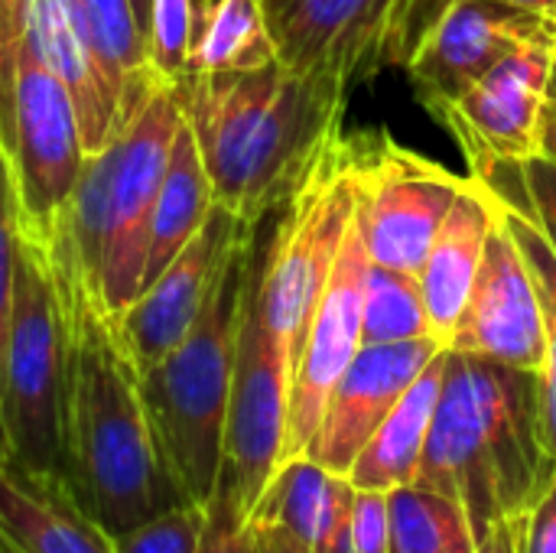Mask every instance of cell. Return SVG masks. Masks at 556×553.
Wrapping results in <instances>:
<instances>
[{"label":"cell","mask_w":556,"mask_h":553,"mask_svg":"<svg viewBox=\"0 0 556 553\" xmlns=\"http://www.w3.org/2000/svg\"><path fill=\"white\" fill-rule=\"evenodd\" d=\"M49 264L68 326L62 479L75 502L117 538L186 499L156 440L143 375L114 316L101 313L65 267L52 257Z\"/></svg>","instance_id":"cell-1"},{"label":"cell","mask_w":556,"mask_h":553,"mask_svg":"<svg viewBox=\"0 0 556 553\" xmlns=\"http://www.w3.org/2000/svg\"><path fill=\"white\" fill-rule=\"evenodd\" d=\"M554 466L541 437L538 375L450 349L414 486L443 492L463 508L476 553H521L531 508Z\"/></svg>","instance_id":"cell-2"},{"label":"cell","mask_w":556,"mask_h":553,"mask_svg":"<svg viewBox=\"0 0 556 553\" xmlns=\"http://www.w3.org/2000/svg\"><path fill=\"white\" fill-rule=\"evenodd\" d=\"M176 88L215 205L254 228L342 134L352 91L326 75H300L280 59L251 72L182 75Z\"/></svg>","instance_id":"cell-3"},{"label":"cell","mask_w":556,"mask_h":553,"mask_svg":"<svg viewBox=\"0 0 556 553\" xmlns=\"http://www.w3.org/2000/svg\"><path fill=\"white\" fill-rule=\"evenodd\" d=\"M121 111V130L85 160L55 231L36 238L108 316H121L143 290L153 205L182 124L179 88L150 68L134 78Z\"/></svg>","instance_id":"cell-4"},{"label":"cell","mask_w":556,"mask_h":553,"mask_svg":"<svg viewBox=\"0 0 556 553\" xmlns=\"http://www.w3.org/2000/svg\"><path fill=\"white\" fill-rule=\"evenodd\" d=\"M254 274V225L225 254L192 332L150 372L143 401L186 502L205 505L225 463V424L238 355V332Z\"/></svg>","instance_id":"cell-5"},{"label":"cell","mask_w":556,"mask_h":553,"mask_svg":"<svg viewBox=\"0 0 556 553\" xmlns=\"http://www.w3.org/2000/svg\"><path fill=\"white\" fill-rule=\"evenodd\" d=\"M68 326L46 248L20 225L0 414L10 463L36 476H62Z\"/></svg>","instance_id":"cell-6"},{"label":"cell","mask_w":556,"mask_h":553,"mask_svg":"<svg viewBox=\"0 0 556 553\" xmlns=\"http://www.w3.org/2000/svg\"><path fill=\"white\" fill-rule=\"evenodd\" d=\"M355 218V176L349 137L339 134L309 166L261 264H254V306L267 332L293 359L329 284L345 231Z\"/></svg>","instance_id":"cell-7"},{"label":"cell","mask_w":556,"mask_h":553,"mask_svg":"<svg viewBox=\"0 0 556 553\" xmlns=\"http://www.w3.org/2000/svg\"><path fill=\"white\" fill-rule=\"evenodd\" d=\"M349 150L355 222L368 257L391 271L420 274L424 257L469 176H456L437 160L401 147L384 130L349 137Z\"/></svg>","instance_id":"cell-8"},{"label":"cell","mask_w":556,"mask_h":553,"mask_svg":"<svg viewBox=\"0 0 556 553\" xmlns=\"http://www.w3.org/2000/svg\"><path fill=\"white\" fill-rule=\"evenodd\" d=\"M7 150L13 163L16 218L42 241L62 222L88 153L68 88L26 46L20 49L13 78V130Z\"/></svg>","instance_id":"cell-9"},{"label":"cell","mask_w":556,"mask_h":553,"mask_svg":"<svg viewBox=\"0 0 556 553\" xmlns=\"http://www.w3.org/2000/svg\"><path fill=\"white\" fill-rule=\"evenodd\" d=\"M257 264V261H254ZM293 359L267 332L254 306V274L238 332L228 424H225V463L222 476L235 486L248 515L270 486L287 453L290 427Z\"/></svg>","instance_id":"cell-10"},{"label":"cell","mask_w":556,"mask_h":553,"mask_svg":"<svg viewBox=\"0 0 556 553\" xmlns=\"http://www.w3.org/2000/svg\"><path fill=\"white\" fill-rule=\"evenodd\" d=\"M554 52L556 29H547L518 46L456 101L433 111L456 134L472 179H489L492 169L518 166L541 153Z\"/></svg>","instance_id":"cell-11"},{"label":"cell","mask_w":556,"mask_h":553,"mask_svg":"<svg viewBox=\"0 0 556 553\" xmlns=\"http://www.w3.org/2000/svg\"><path fill=\"white\" fill-rule=\"evenodd\" d=\"M495 192V189H492ZM498 209V196H495ZM446 349L498 362L521 372H541L547 355V319L534 284V274L502 218L495 215L482 267L469 290V300L456 319Z\"/></svg>","instance_id":"cell-12"},{"label":"cell","mask_w":556,"mask_h":553,"mask_svg":"<svg viewBox=\"0 0 556 553\" xmlns=\"http://www.w3.org/2000/svg\"><path fill=\"white\" fill-rule=\"evenodd\" d=\"M368 248L362 241L358 222L352 218L345 241L339 248L329 284L313 310L306 326L290 391V427L283 460L303 456L336 381L345 375L352 359L362 349V310H365V280H368Z\"/></svg>","instance_id":"cell-13"},{"label":"cell","mask_w":556,"mask_h":553,"mask_svg":"<svg viewBox=\"0 0 556 553\" xmlns=\"http://www.w3.org/2000/svg\"><path fill=\"white\" fill-rule=\"evenodd\" d=\"M547 29H556V23L495 0H453L424 33L404 68L420 101L440 111Z\"/></svg>","instance_id":"cell-14"},{"label":"cell","mask_w":556,"mask_h":553,"mask_svg":"<svg viewBox=\"0 0 556 553\" xmlns=\"http://www.w3.org/2000/svg\"><path fill=\"white\" fill-rule=\"evenodd\" d=\"M244 228V222L215 205L202 231L156 274L150 287H143V293L121 316H114L140 375L160 365L192 332L225 254Z\"/></svg>","instance_id":"cell-15"},{"label":"cell","mask_w":556,"mask_h":553,"mask_svg":"<svg viewBox=\"0 0 556 553\" xmlns=\"http://www.w3.org/2000/svg\"><path fill=\"white\" fill-rule=\"evenodd\" d=\"M443 349L446 342L440 339L362 345L345 375L336 381L323 420L303 456L349 479V469L355 466L362 447Z\"/></svg>","instance_id":"cell-16"},{"label":"cell","mask_w":556,"mask_h":553,"mask_svg":"<svg viewBox=\"0 0 556 553\" xmlns=\"http://www.w3.org/2000/svg\"><path fill=\"white\" fill-rule=\"evenodd\" d=\"M388 10L391 0H287L267 23L287 68L352 88L381 68Z\"/></svg>","instance_id":"cell-17"},{"label":"cell","mask_w":556,"mask_h":553,"mask_svg":"<svg viewBox=\"0 0 556 553\" xmlns=\"http://www.w3.org/2000/svg\"><path fill=\"white\" fill-rule=\"evenodd\" d=\"M0 531L23 553H117L62 476H36L13 463H0Z\"/></svg>","instance_id":"cell-18"},{"label":"cell","mask_w":556,"mask_h":553,"mask_svg":"<svg viewBox=\"0 0 556 553\" xmlns=\"http://www.w3.org/2000/svg\"><path fill=\"white\" fill-rule=\"evenodd\" d=\"M23 46L46 62L72 95L85 153H98L121 130V104L101 78L78 29L72 0H29Z\"/></svg>","instance_id":"cell-19"},{"label":"cell","mask_w":556,"mask_h":553,"mask_svg":"<svg viewBox=\"0 0 556 553\" xmlns=\"http://www.w3.org/2000/svg\"><path fill=\"white\" fill-rule=\"evenodd\" d=\"M495 215H498V209H495L492 186L469 176L466 189L456 196L453 209L446 212V218L424 257L417 280H420L433 329L443 342H450L456 319L469 300V290H472L476 274L485 257V244H489Z\"/></svg>","instance_id":"cell-20"},{"label":"cell","mask_w":556,"mask_h":553,"mask_svg":"<svg viewBox=\"0 0 556 553\" xmlns=\"http://www.w3.org/2000/svg\"><path fill=\"white\" fill-rule=\"evenodd\" d=\"M450 349H443L420 378L404 391L394 411L381 420L371 440L362 447L355 466L349 469V482L365 492H394L414 486L424 466V453L430 443L443 375H446Z\"/></svg>","instance_id":"cell-21"},{"label":"cell","mask_w":556,"mask_h":553,"mask_svg":"<svg viewBox=\"0 0 556 553\" xmlns=\"http://www.w3.org/2000/svg\"><path fill=\"white\" fill-rule=\"evenodd\" d=\"M355 486L309 456L283 460L251 512V521L274 525L313 553H329L349 521Z\"/></svg>","instance_id":"cell-22"},{"label":"cell","mask_w":556,"mask_h":553,"mask_svg":"<svg viewBox=\"0 0 556 553\" xmlns=\"http://www.w3.org/2000/svg\"><path fill=\"white\" fill-rule=\"evenodd\" d=\"M215 209V192L212 179L205 173L199 143L192 137V127L182 114V124L176 130L166 176L153 205V225H150V257H147V274L143 287L156 280V274L202 231ZM143 293V290H140Z\"/></svg>","instance_id":"cell-23"},{"label":"cell","mask_w":556,"mask_h":553,"mask_svg":"<svg viewBox=\"0 0 556 553\" xmlns=\"http://www.w3.org/2000/svg\"><path fill=\"white\" fill-rule=\"evenodd\" d=\"M277 62L264 0H215L195 20L186 75L251 72Z\"/></svg>","instance_id":"cell-24"},{"label":"cell","mask_w":556,"mask_h":553,"mask_svg":"<svg viewBox=\"0 0 556 553\" xmlns=\"http://www.w3.org/2000/svg\"><path fill=\"white\" fill-rule=\"evenodd\" d=\"M72 7L101 78L121 104L130 81L150 68L147 33L134 13V0H72Z\"/></svg>","instance_id":"cell-25"},{"label":"cell","mask_w":556,"mask_h":553,"mask_svg":"<svg viewBox=\"0 0 556 553\" xmlns=\"http://www.w3.org/2000/svg\"><path fill=\"white\" fill-rule=\"evenodd\" d=\"M391 553H476L463 508L443 492L404 486L388 492Z\"/></svg>","instance_id":"cell-26"},{"label":"cell","mask_w":556,"mask_h":553,"mask_svg":"<svg viewBox=\"0 0 556 553\" xmlns=\"http://www.w3.org/2000/svg\"><path fill=\"white\" fill-rule=\"evenodd\" d=\"M414 339H440L427 313L417 274L391 271L371 261L365 280L362 345H394Z\"/></svg>","instance_id":"cell-27"},{"label":"cell","mask_w":556,"mask_h":553,"mask_svg":"<svg viewBox=\"0 0 556 553\" xmlns=\"http://www.w3.org/2000/svg\"><path fill=\"white\" fill-rule=\"evenodd\" d=\"M498 196V192H495ZM498 209L505 225L511 228L544 303V319H547V355H544V368L538 372V388H541V437L544 447L556 463V257L551 244L544 241V235L538 231V225L511 202H505L498 196Z\"/></svg>","instance_id":"cell-28"},{"label":"cell","mask_w":556,"mask_h":553,"mask_svg":"<svg viewBox=\"0 0 556 553\" xmlns=\"http://www.w3.org/2000/svg\"><path fill=\"white\" fill-rule=\"evenodd\" d=\"M479 183H489L505 202L518 205L538 225L556 257V163L551 156L534 153L518 166L492 169V176Z\"/></svg>","instance_id":"cell-29"},{"label":"cell","mask_w":556,"mask_h":553,"mask_svg":"<svg viewBox=\"0 0 556 553\" xmlns=\"http://www.w3.org/2000/svg\"><path fill=\"white\" fill-rule=\"evenodd\" d=\"M192 39H195V0H153L147 55L160 75L173 81L186 75Z\"/></svg>","instance_id":"cell-30"},{"label":"cell","mask_w":556,"mask_h":553,"mask_svg":"<svg viewBox=\"0 0 556 553\" xmlns=\"http://www.w3.org/2000/svg\"><path fill=\"white\" fill-rule=\"evenodd\" d=\"M205 528V505L182 502L114 538L117 553H195Z\"/></svg>","instance_id":"cell-31"},{"label":"cell","mask_w":556,"mask_h":553,"mask_svg":"<svg viewBox=\"0 0 556 553\" xmlns=\"http://www.w3.org/2000/svg\"><path fill=\"white\" fill-rule=\"evenodd\" d=\"M195 553H261L251 515L225 476H218V486L205 502V528Z\"/></svg>","instance_id":"cell-32"},{"label":"cell","mask_w":556,"mask_h":553,"mask_svg":"<svg viewBox=\"0 0 556 553\" xmlns=\"http://www.w3.org/2000/svg\"><path fill=\"white\" fill-rule=\"evenodd\" d=\"M16 186L10 150L0 140V388H3V359H7V332H10V303H13V274H16Z\"/></svg>","instance_id":"cell-33"},{"label":"cell","mask_w":556,"mask_h":553,"mask_svg":"<svg viewBox=\"0 0 556 553\" xmlns=\"http://www.w3.org/2000/svg\"><path fill=\"white\" fill-rule=\"evenodd\" d=\"M329 553H391V515L388 492L355 489L349 521Z\"/></svg>","instance_id":"cell-34"},{"label":"cell","mask_w":556,"mask_h":553,"mask_svg":"<svg viewBox=\"0 0 556 553\" xmlns=\"http://www.w3.org/2000/svg\"><path fill=\"white\" fill-rule=\"evenodd\" d=\"M29 0H0V140L10 143L13 130V78L26 36Z\"/></svg>","instance_id":"cell-35"},{"label":"cell","mask_w":556,"mask_h":553,"mask_svg":"<svg viewBox=\"0 0 556 553\" xmlns=\"http://www.w3.org/2000/svg\"><path fill=\"white\" fill-rule=\"evenodd\" d=\"M521 553H556V466L531 508Z\"/></svg>","instance_id":"cell-36"},{"label":"cell","mask_w":556,"mask_h":553,"mask_svg":"<svg viewBox=\"0 0 556 553\" xmlns=\"http://www.w3.org/2000/svg\"><path fill=\"white\" fill-rule=\"evenodd\" d=\"M254 531H257V544L261 553H313L309 548H303L300 541H293L287 531L274 528V525H261V521H251Z\"/></svg>","instance_id":"cell-37"},{"label":"cell","mask_w":556,"mask_h":553,"mask_svg":"<svg viewBox=\"0 0 556 553\" xmlns=\"http://www.w3.org/2000/svg\"><path fill=\"white\" fill-rule=\"evenodd\" d=\"M541 153L556 163V101H547L541 117Z\"/></svg>","instance_id":"cell-38"},{"label":"cell","mask_w":556,"mask_h":553,"mask_svg":"<svg viewBox=\"0 0 556 553\" xmlns=\"http://www.w3.org/2000/svg\"><path fill=\"white\" fill-rule=\"evenodd\" d=\"M495 3H505V7H515V10H525V13H534V16L556 23V0H495Z\"/></svg>","instance_id":"cell-39"},{"label":"cell","mask_w":556,"mask_h":553,"mask_svg":"<svg viewBox=\"0 0 556 553\" xmlns=\"http://www.w3.org/2000/svg\"><path fill=\"white\" fill-rule=\"evenodd\" d=\"M150 10H153V0H134V13L143 26V33L150 29Z\"/></svg>","instance_id":"cell-40"},{"label":"cell","mask_w":556,"mask_h":553,"mask_svg":"<svg viewBox=\"0 0 556 553\" xmlns=\"http://www.w3.org/2000/svg\"><path fill=\"white\" fill-rule=\"evenodd\" d=\"M0 463H10V440H7V427H3V414H0Z\"/></svg>","instance_id":"cell-41"},{"label":"cell","mask_w":556,"mask_h":553,"mask_svg":"<svg viewBox=\"0 0 556 553\" xmlns=\"http://www.w3.org/2000/svg\"><path fill=\"white\" fill-rule=\"evenodd\" d=\"M0 553H23V551H20V548H16V544H13V541H10V538L0 531Z\"/></svg>","instance_id":"cell-42"},{"label":"cell","mask_w":556,"mask_h":553,"mask_svg":"<svg viewBox=\"0 0 556 553\" xmlns=\"http://www.w3.org/2000/svg\"><path fill=\"white\" fill-rule=\"evenodd\" d=\"M547 101H556V52H554V68H551V85H547Z\"/></svg>","instance_id":"cell-43"},{"label":"cell","mask_w":556,"mask_h":553,"mask_svg":"<svg viewBox=\"0 0 556 553\" xmlns=\"http://www.w3.org/2000/svg\"><path fill=\"white\" fill-rule=\"evenodd\" d=\"M283 3H287V0H264V10H267V16H274V13H277Z\"/></svg>","instance_id":"cell-44"},{"label":"cell","mask_w":556,"mask_h":553,"mask_svg":"<svg viewBox=\"0 0 556 553\" xmlns=\"http://www.w3.org/2000/svg\"><path fill=\"white\" fill-rule=\"evenodd\" d=\"M212 3H215V0H195V20H199V16H202V13H205Z\"/></svg>","instance_id":"cell-45"}]
</instances>
